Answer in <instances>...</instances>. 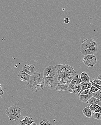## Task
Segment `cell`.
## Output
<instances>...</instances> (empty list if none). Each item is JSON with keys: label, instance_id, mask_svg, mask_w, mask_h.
<instances>
[{"label": "cell", "instance_id": "22", "mask_svg": "<svg viewBox=\"0 0 101 125\" xmlns=\"http://www.w3.org/2000/svg\"><path fill=\"white\" fill-rule=\"evenodd\" d=\"M90 92H90V89H85V90H83V91H82L81 92L80 94H81V95H85V94H89V93Z\"/></svg>", "mask_w": 101, "mask_h": 125}, {"label": "cell", "instance_id": "19", "mask_svg": "<svg viewBox=\"0 0 101 125\" xmlns=\"http://www.w3.org/2000/svg\"><path fill=\"white\" fill-rule=\"evenodd\" d=\"M93 96L99 99L101 101V91L98 90L95 93H93Z\"/></svg>", "mask_w": 101, "mask_h": 125}, {"label": "cell", "instance_id": "18", "mask_svg": "<svg viewBox=\"0 0 101 125\" xmlns=\"http://www.w3.org/2000/svg\"><path fill=\"white\" fill-rule=\"evenodd\" d=\"M93 118L98 120H101V111L99 113H95L93 112Z\"/></svg>", "mask_w": 101, "mask_h": 125}, {"label": "cell", "instance_id": "6", "mask_svg": "<svg viewBox=\"0 0 101 125\" xmlns=\"http://www.w3.org/2000/svg\"><path fill=\"white\" fill-rule=\"evenodd\" d=\"M44 79L45 86L50 89L56 88L58 83V79L56 78H47Z\"/></svg>", "mask_w": 101, "mask_h": 125}, {"label": "cell", "instance_id": "9", "mask_svg": "<svg viewBox=\"0 0 101 125\" xmlns=\"http://www.w3.org/2000/svg\"><path fill=\"white\" fill-rule=\"evenodd\" d=\"M69 84L70 83H69L64 81L58 82V84L55 88L56 89V91H66L67 90Z\"/></svg>", "mask_w": 101, "mask_h": 125}, {"label": "cell", "instance_id": "4", "mask_svg": "<svg viewBox=\"0 0 101 125\" xmlns=\"http://www.w3.org/2000/svg\"><path fill=\"white\" fill-rule=\"evenodd\" d=\"M43 74L44 78H58V72L56 68L51 65L44 69Z\"/></svg>", "mask_w": 101, "mask_h": 125}, {"label": "cell", "instance_id": "30", "mask_svg": "<svg viewBox=\"0 0 101 125\" xmlns=\"http://www.w3.org/2000/svg\"><path fill=\"white\" fill-rule=\"evenodd\" d=\"M31 125H37V123H35L34 122H33V123H31Z\"/></svg>", "mask_w": 101, "mask_h": 125}, {"label": "cell", "instance_id": "10", "mask_svg": "<svg viewBox=\"0 0 101 125\" xmlns=\"http://www.w3.org/2000/svg\"><path fill=\"white\" fill-rule=\"evenodd\" d=\"M30 76V75L27 74L23 70H20L19 72L18 77L21 81L23 82H28L29 81Z\"/></svg>", "mask_w": 101, "mask_h": 125}, {"label": "cell", "instance_id": "16", "mask_svg": "<svg viewBox=\"0 0 101 125\" xmlns=\"http://www.w3.org/2000/svg\"><path fill=\"white\" fill-rule=\"evenodd\" d=\"M82 82V80L80 76L78 75H76L72 79L70 83L72 84L77 85L81 84Z\"/></svg>", "mask_w": 101, "mask_h": 125}, {"label": "cell", "instance_id": "31", "mask_svg": "<svg viewBox=\"0 0 101 125\" xmlns=\"http://www.w3.org/2000/svg\"><path fill=\"white\" fill-rule=\"evenodd\" d=\"M1 84H0V89H1Z\"/></svg>", "mask_w": 101, "mask_h": 125}, {"label": "cell", "instance_id": "32", "mask_svg": "<svg viewBox=\"0 0 101 125\" xmlns=\"http://www.w3.org/2000/svg\"></svg>", "mask_w": 101, "mask_h": 125}, {"label": "cell", "instance_id": "25", "mask_svg": "<svg viewBox=\"0 0 101 125\" xmlns=\"http://www.w3.org/2000/svg\"><path fill=\"white\" fill-rule=\"evenodd\" d=\"M90 82L91 83H92V85H93V86H95L99 90H100V91H101V85H99L95 84V83L93 82L92 81H90Z\"/></svg>", "mask_w": 101, "mask_h": 125}, {"label": "cell", "instance_id": "24", "mask_svg": "<svg viewBox=\"0 0 101 125\" xmlns=\"http://www.w3.org/2000/svg\"><path fill=\"white\" fill-rule=\"evenodd\" d=\"M98 104H91V105H90V106H89V107L90 109V110L92 111V112H93L94 111V110H95V108H96L97 106H98Z\"/></svg>", "mask_w": 101, "mask_h": 125}, {"label": "cell", "instance_id": "2", "mask_svg": "<svg viewBox=\"0 0 101 125\" xmlns=\"http://www.w3.org/2000/svg\"><path fill=\"white\" fill-rule=\"evenodd\" d=\"M98 45L96 42L91 38H87L82 41L80 50L82 54L85 55L94 54L98 51Z\"/></svg>", "mask_w": 101, "mask_h": 125}, {"label": "cell", "instance_id": "1", "mask_svg": "<svg viewBox=\"0 0 101 125\" xmlns=\"http://www.w3.org/2000/svg\"><path fill=\"white\" fill-rule=\"evenodd\" d=\"M26 86L29 90L35 92L43 89L45 87L43 74L38 72L31 76Z\"/></svg>", "mask_w": 101, "mask_h": 125}, {"label": "cell", "instance_id": "20", "mask_svg": "<svg viewBox=\"0 0 101 125\" xmlns=\"http://www.w3.org/2000/svg\"><path fill=\"white\" fill-rule=\"evenodd\" d=\"M39 125H53L52 123L50 122L49 121H47L46 120H42L41 122L39 124Z\"/></svg>", "mask_w": 101, "mask_h": 125}, {"label": "cell", "instance_id": "8", "mask_svg": "<svg viewBox=\"0 0 101 125\" xmlns=\"http://www.w3.org/2000/svg\"><path fill=\"white\" fill-rule=\"evenodd\" d=\"M81 89V84L77 85H73L70 83L68 87L67 90L68 92L72 94H78Z\"/></svg>", "mask_w": 101, "mask_h": 125}, {"label": "cell", "instance_id": "28", "mask_svg": "<svg viewBox=\"0 0 101 125\" xmlns=\"http://www.w3.org/2000/svg\"><path fill=\"white\" fill-rule=\"evenodd\" d=\"M4 94V91L1 89L0 91V96H2Z\"/></svg>", "mask_w": 101, "mask_h": 125}, {"label": "cell", "instance_id": "12", "mask_svg": "<svg viewBox=\"0 0 101 125\" xmlns=\"http://www.w3.org/2000/svg\"><path fill=\"white\" fill-rule=\"evenodd\" d=\"M79 96L80 101L83 103H86L92 96H93V93L90 92L89 94L85 95L80 94Z\"/></svg>", "mask_w": 101, "mask_h": 125}, {"label": "cell", "instance_id": "14", "mask_svg": "<svg viewBox=\"0 0 101 125\" xmlns=\"http://www.w3.org/2000/svg\"><path fill=\"white\" fill-rule=\"evenodd\" d=\"M86 103L88 104H95L101 106V101L93 96H92L88 101H87Z\"/></svg>", "mask_w": 101, "mask_h": 125}, {"label": "cell", "instance_id": "13", "mask_svg": "<svg viewBox=\"0 0 101 125\" xmlns=\"http://www.w3.org/2000/svg\"><path fill=\"white\" fill-rule=\"evenodd\" d=\"M81 89L80 92L78 94V96H80V94L82 91L85 90V89H90L92 86V83L90 82H82L81 83Z\"/></svg>", "mask_w": 101, "mask_h": 125}, {"label": "cell", "instance_id": "17", "mask_svg": "<svg viewBox=\"0 0 101 125\" xmlns=\"http://www.w3.org/2000/svg\"><path fill=\"white\" fill-rule=\"evenodd\" d=\"M80 76L82 82H90V77L87 75L85 72L82 73L81 74Z\"/></svg>", "mask_w": 101, "mask_h": 125}, {"label": "cell", "instance_id": "29", "mask_svg": "<svg viewBox=\"0 0 101 125\" xmlns=\"http://www.w3.org/2000/svg\"><path fill=\"white\" fill-rule=\"evenodd\" d=\"M97 79H100V80H101V74H99V75L98 76V77H97Z\"/></svg>", "mask_w": 101, "mask_h": 125}, {"label": "cell", "instance_id": "7", "mask_svg": "<svg viewBox=\"0 0 101 125\" xmlns=\"http://www.w3.org/2000/svg\"><path fill=\"white\" fill-rule=\"evenodd\" d=\"M22 70L31 76L36 73V69L34 65L28 63L23 66Z\"/></svg>", "mask_w": 101, "mask_h": 125}, {"label": "cell", "instance_id": "21", "mask_svg": "<svg viewBox=\"0 0 101 125\" xmlns=\"http://www.w3.org/2000/svg\"><path fill=\"white\" fill-rule=\"evenodd\" d=\"M90 92L93 94V93H95L99 90L97 88L92 85V87L90 88Z\"/></svg>", "mask_w": 101, "mask_h": 125}, {"label": "cell", "instance_id": "15", "mask_svg": "<svg viewBox=\"0 0 101 125\" xmlns=\"http://www.w3.org/2000/svg\"><path fill=\"white\" fill-rule=\"evenodd\" d=\"M83 115L86 117L89 118H92V111L90 110L89 106L86 107L83 109Z\"/></svg>", "mask_w": 101, "mask_h": 125}, {"label": "cell", "instance_id": "26", "mask_svg": "<svg viewBox=\"0 0 101 125\" xmlns=\"http://www.w3.org/2000/svg\"><path fill=\"white\" fill-rule=\"evenodd\" d=\"M101 106L98 105V106L96 107L94 110V111H93L94 113H97L99 112H101Z\"/></svg>", "mask_w": 101, "mask_h": 125}, {"label": "cell", "instance_id": "3", "mask_svg": "<svg viewBox=\"0 0 101 125\" xmlns=\"http://www.w3.org/2000/svg\"><path fill=\"white\" fill-rule=\"evenodd\" d=\"M21 109L15 104H13L10 107L6 109V114L11 121L18 120L21 117Z\"/></svg>", "mask_w": 101, "mask_h": 125}, {"label": "cell", "instance_id": "27", "mask_svg": "<svg viewBox=\"0 0 101 125\" xmlns=\"http://www.w3.org/2000/svg\"><path fill=\"white\" fill-rule=\"evenodd\" d=\"M70 21V19H69V18H68V17H66V18H65L64 19V23H65L68 24V23H69Z\"/></svg>", "mask_w": 101, "mask_h": 125}, {"label": "cell", "instance_id": "5", "mask_svg": "<svg viewBox=\"0 0 101 125\" xmlns=\"http://www.w3.org/2000/svg\"><path fill=\"white\" fill-rule=\"evenodd\" d=\"M83 64L89 67H93L97 62L96 56L94 54L85 55L83 59Z\"/></svg>", "mask_w": 101, "mask_h": 125}, {"label": "cell", "instance_id": "11", "mask_svg": "<svg viewBox=\"0 0 101 125\" xmlns=\"http://www.w3.org/2000/svg\"><path fill=\"white\" fill-rule=\"evenodd\" d=\"M34 122L31 117L24 116L20 120L18 125H31L32 123Z\"/></svg>", "mask_w": 101, "mask_h": 125}, {"label": "cell", "instance_id": "23", "mask_svg": "<svg viewBox=\"0 0 101 125\" xmlns=\"http://www.w3.org/2000/svg\"><path fill=\"white\" fill-rule=\"evenodd\" d=\"M92 81L95 84L99 85L101 86V81L100 79H93Z\"/></svg>", "mask_w": 101, "mask_h": 125}]
</instances>
